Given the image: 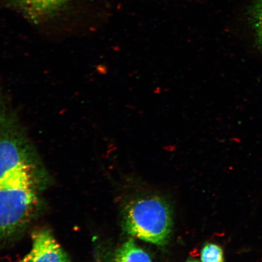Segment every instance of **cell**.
<instances>
[{
    "mask_svg": "<svg viewBox=\"0 0 262 262\" xmlns=\"http://www.w3.org/2000/svg\"><path fill=\"white\" fill-rule=\"evenodd\" d=\"M249 15L255 38L258 45L262 48V0H254Z\"/></svg>",
    "mask_w": 262,
    "mask_h": 262,
    "instance_id": "cell-6",
    "label": "cell"
},
{
    "mask_svg": "<svg viewBox=\"0 0 262 262\" xmlns=\"http://www.w3.org/2000/svg\"><path fill=\"white\" fill-rule=\"evenodd\" d=\"M26 18L39 23L56 14L68 0H9Z\"/></svg>",
    "mask_w": 262,
    "mask_h": 262,
    "instance_id": "cell-4",
    "label": "cell"
},
{
    "mask_svg": "<svg viewBox=\"0 0 262 262\" xmlns=\"http://www.w3.org/2000/svg\"><path fill=\"white\" fill-rule=\"evenodd\" d=\"M108 262H153L148 254L129 239L117 249Z\"/></svg>",
    "mask_w": 262,
    "mask_h": 262,
    "instance_id": "cell-5",
    "label": "cell"
},
{
    "mask_svg": "<svg viewBox=\"0 0 262 262\" xmlns=\"http://www.w3.org/2000/svg\"><path fill=\"white\" fill-rule=\"evenodd\" d=\"M123 225L132 236L163 246L171 237L173 222L166 203L157 196H149L136 200L126 206Z\"/></svg>",
    "mask_w": 262,
    "mask_h": 262,
    "instance_id": "cell-2",
    "label": "cell"
},
{
    "mask_svg": "<svg viewBox=\"0 0 262 262\" xmlns=\"http://www.w3.org/2000/svg\"><path fill=\"white\" fill-rule=\"evenodd\" d=\"M186 262H202V261H200L198 260H188V261H186Z\"/></svg>",
    "mask_w": 262,
    "mask_h": 262,
    "instance_id": "cell-8",
    "label": "cell"
},
{
    "mask_svg": "<svg viewBox=\"0 0 262 262\" xmlns=\"http://www.w3.org/2000/svg\"><path fill=\"white\" fill-rule=\"evenodd\" d=\"M32 239L31 250L20 262H71L50 231H36Z\"/></svg>",
    "mask_w": 262,
    "mask_h": 262,
    "instance_id": "cell-3",
    "label": "cell"
},
{
    "mask_svg": "<svg viewBox=\"0 0 262 262\" xmlns=\"http://www.w3.org/2000/svg\"><path fill=\"white\" fill-rule=\"evenodd\" d=\"M41 166L12 173L0 180V234L9 235L31 217L38 202Z\"/></svg>",
    "mask_w": 262,
    "mask_h": 262,
    "instance_id": "cell-1",
    "label": "cell"
},
{
    "mask_svg": "<svg viewBox=\"0 0 262 262\" xmlns=\"http://www.w3.org/2000/svg\"><path fill=\"white\" fill-rule=\"evenodd\" d=\"M202 262H224V253L222 248L214 244L205 245L201 251Z\"/></svg>",
    "mask_w": 262,
    "mask_h": 262,
    "instance_id": "cell-7",
    "label": "cell"
}]
</instances>
